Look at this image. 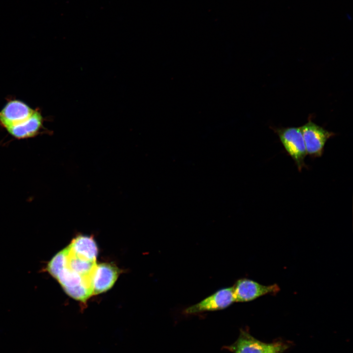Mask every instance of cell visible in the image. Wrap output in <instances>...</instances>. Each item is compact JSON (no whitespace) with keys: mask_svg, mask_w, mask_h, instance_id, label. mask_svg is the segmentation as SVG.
I'll return each instance as SVG.
<instances>
[{"mask_svg":"<svg viewBox=\"0 0 353 353\" xmlns=\"http://www.w3.org/2000/svg\"><path fill=\"white\" fill-rule=\"evenodd\" d=\"M121 271L111 263L97 265L93 278V295H98L110 289L114 284Z\"/></svg>","mask_w":353,"mask_h":353,"instance_id":"7","label":"cell"},{"mask_svg":"<svg viewBox=\"0 0 353 353\" xmlns=\"http://www.w3.org/2000/svg\"><path fill=\"white\" fill-rule=\"evenodd\" d=\"M235 302L232 287L219 290L199 303L187 307L184 313L196 314L225 309Z\"/></svg>","mask_w":353,"mask_h":353,"instance_id":"5","label":"cell"},{"mask_svg":"<svg viewBox=\"0 0 353 353\" xmlns=\"http://www.w3.org/2000/svg\"><path fill=\"white\" fill-rule=\"evenodd\" d=\"M74 252L89 260L96 261L98 249L93 237L79 235L68 246Z\"/></svg>","mask_w":353,"mask_h":353,"instance_id":"9","label":"cell"},{"mask_svg":"<svg viewBox=\"0 0 353 353\" xmlns=\"http://www.w3.org/2000/svg\"><path fill=\"white\" fill-rule=\"evenodd\" d=\"M301 127L307 154L313 158L321 157L327 141L335 133L316 124L310 118Z\"/></svg>","mask_w":353,"mask_h":353,"instance_id":"2","label":"cell"},{"mask_svg":"<svg viewBox=\"0 0 353 353\" xmlns=\"http://www.w3.org/2000/svg\"><path fill=\"white\" fill-rule=\"evenodd\" d=\"M227 348L233 353H282L287 345L279 342L264 343L242 330L237 340Z\"/></svg>","mask_w":353,"mask_h":353,"instance_id":"3","label":"cell"},{"mask_svg":"<svg viewBox=\"0 0 353 353\" xmlns=\"http://www.w3.org/2000/svg\"><path fill=\"white\" fill-rule=\"evenodd\" d=\"M277 134L288 154L292 158L299 172L307 166L304 159L307 155L301 127L273 128Z\"/></svg>","mask_w":353,"mask_h":353,"instance_id":"1","label":"cell"},{"mask_svg":"<svg viewBox=\"0 0 353 353\" xmlns=\"http://www.w3.org/2000/svg\"><path fill=\"white\" fill-rule=\"evenodd\" d=\"M34 109L23 101L11 99L0 111V126L5 129L28 118Z\"/></svg>","mask_w":353,"mask_h":353,"instance_id":"6","label":"cell"},{"mask_svg":"<svg viewBox=\"0 0 353 353\" xmlns=\"http://www.w3.org/2000/svg\"><path fill=\"white\" fill-rule=\"evenodd\" d=\"M43 122L44 118L40 110L36 109L26 120L5 129L17 139L31 138L39 133L43 127Z\"/></svg>","mask_w":353,"mask_h":353,"instance_id":"8","label":"cell"},{"mask_svg":"<svg viewBox=\"0 0 353 353\" xmlns=\"http://www.w3.org/2000/svg\"><path fill=\"white\" fill-rule=\"evenodd\" d=\"M235 302H248L268 294H276L280 289L277 284L264 285L248 278L238 279L232 286Z\"/></svg>","mask_w":353,"mask_h":353,"instance_id":"4","label":"cell"}]
</instances>
